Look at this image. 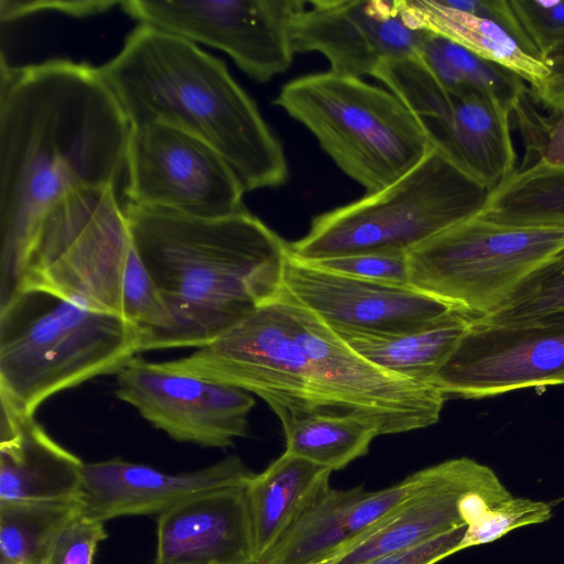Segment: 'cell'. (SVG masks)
<instances>
[{"label": "cell", "instance_id": "11", "mask_svg": "<svg viewBox=\"0 0 564 564\" xmlns=\"http://www.w3.org/2000/svg\"><path fill=\"white\" fill-rule=\"evenodd\" d=\"M128 204L195 217L246 210V188L210 145L164 123L131 127L127 150Z\"/></svg>", "mask_w": 564, "mask_h": 564}, {"label": "cell", "instance_id": "6", "mask_svg": "<svg viewBox=\"0 0 564 564\" xmlns=\"http://www.w3.org/2000/svg\"><path fill=\"white\" fill-rule=\"evenodd\" d=\"M143 334L127 318L43 291L0 307V400L34 415L50 397L117 373L142 352Z\"/></svg>", "mask_w": 564, "mask_h": 564}, {"label": "cell", "instance_id": "20", "mask_svg": "<svg viewBox=\"0 0 564 564\" xmlns=\"http://www.w3.org/2000/svg\"><path fill=\"white\" fill-rule=\"evenodd\" d=\"M0 402V499L78 497L82 459L55 442L34 415Z\"/></svg>", "mask_w": 564, "mask_h": 564}, {"label": "cell", "instance_id": "3", "mask_svg": "<svg viewBox=\"0 0 564 564\" xmlns=\"http://www.w3.org/2000/svg\"><path fill=\"white\" fill-rule=\"evenodd\" d=\"M124 213L174 321L164 349L198 348L282 292L288 243L247 209L207 218L127 204Z\"/></svg>", "mask_w": 564, "mask_h": 564}, {"label": "cell", "instance_id": "13", "mask_svg": "<svg viewBox=\"0 0 564 564\" xmlns=\"http://www.w3.org/2000/svg\"><path fill=\"white\" fill-rule=\"evenodd\" d=\"M429 384L446 399L564 384V316L518 324L473 318Z\"/></svg>", "mask_w": 564, "mask_h": 564}, {"label": "cell", "instance_id": "9", "mask_svg": "<svg viewBox=\"0 0 564 564\" xmlns=\"http://www.w3.org/2000/svg\"><path fill=\"white\" fill-rule=\"evenodd\" d=\"M563 247L564 228L506 226L476 216L408 253L410 283L482 318L497 312Z\"/></svg>", "mask_w": 564, "mask_h": 564}, {"label": "cell", "instance_id": "27", "mask_svg": "<svg viewBox=\"0 0 564 564\" xmlns=\"http://www.w3.org/2000/svg\"><path fill=\"white\" fill-rule=\"evenodd\" d=\"M416 56L446 88L482 93L511 112L530 91L529 85L514 73L432 31L423 40Z\"/></svg>", "mask_w": 564, "mask_h": 564}, {"label": "cell", "instance_id": "18", "mask_svg": "<svg viewBox=\"0 0 564 564\" xmlns=\"http://www.w3.org/2000/svg\"><path fill=\"white\" fill-rule=\"evenodd\" d=\"M253 475L237 456L178 474L115 457L85 464L78 497L83 512L104 522L124 516H160L204 492L245 484Z\"/></svg>", "mask_w": 564, "mask_h": 564}, {"label": "cell", "instance_id": "15", "mask_svg": "<svg viewBox=\"0 0 564 564\" xmlns=\"http://www.w3.org/2000/svg\"><path fill=\"white\" fill-rule=\"evenodd\" d=\"M116 397L177 442L227 448L248 431L246 391L134 357L116 373Z\"/></svg>", "mask_w": 564, "mask_h": 564}, {"label": "cell", "instance_id": "26", "mask_svg": "<svg viewBox=\"0 0 564 564\" xmlns=\"http://www.w3.org/2000/svg\"><path fill=\"white\" fill-rule=\"evenodd\" d=\"M478 216L506 226L564 228V169L518 166Z\"/></svg>", "mask_w": 564, "mask_h": 564}, {"label": "cell", "instance_id": "24", "mask_svg": "<svg viewBox=\"0 0 564 564\" xmlns=\"http://www.w3.org/2000/svg\"><path fill=\"white\" fill-rule=\"evenodd\" d=\"M364 490L326 489L254 564H319L336 557L350 544L347 514Z\"/></svg>", "mask_w": 564, "mask_h": 564}, {"label": "cell", "instance_id": "22", "mask_svg": "<svg viewBox=\"0 0 564 564\" xmlns=\"http://www.w3.org/2000/svg\"><path fill=\"white\" fill-rule=\"evenodd\" d=\"M473 317L451 310L433 324L401 334L335 330L358 355L398 377L429 384L454 351Z\"/></svg>", "mask_w": 564, "mask_h": 564}, {"label": "cell", "instance_id": "32", "mask_svg": "<svg viewBox=\"0 0 564 564\" xmlns=\"http://www.w3.org/2000/svg\"><path fill=\"white\" fill-rule=\"evenodd\" d=\"M551 516L552 509L544 501L512 497L488 509L480 519L470 524L460 549L496 541L512 530L545 522Z\"/></svg>", "mask_w": 564, "mask_h": 564}, {"label": "cell", "instance_id": "38", "mask_svg": "<svg viewBox=\"0 0 564 564\" xmlns=\"http://www.w3.org/2000/svg\"><path fill=\"white\" fill-rule=\"evenodd\" d=\"M332 560H333V558H332ZM332 560H329V561H327V562L319 563V564H329Z\"/></svg>", "mask_w": 564, "mask_h": 564}, {"label": "cell", "instance_id": "7", "mask_svg": "<svg viewBox=\"0 0 564 564\" xmlns=\"http://www.w3.org/2000/svg\"><path fill=\"white\" fill-rule=\"evenodd\" d=\"M490 192L434 148L389 186L315 216L288 243L300 260L383 252L409 253L442 231L478 216Z\"/></svg>", "mask_w": 564, "mask_h": 564}, {"label": "cell", "instance_id": "23", "mask_svg": "<svg viewBox=\"0 0 564 564\" xmlns=\"http://www.w3.org/2000/svg\"><path fill=\"white\" fill-rule=\"evenodd\" d=\"M408 1L427 30L514 73L531 93L540 90L547 79L550 66L496 21L451 8L443 0Z\"/></svg>", "mask_w": 564, "mask_h": 564}, {"label": "cell", "instance_id": "4", "mask_svg": "<svg viewBox=\"0 0 564 564\" xmlns=\"http://www.w3.org/2000/svg\"><path fill=\"white\" fill-rule=\"evenodd\" d=\"M131 127L164 123L210 145L246 191L283 185L281 141L221 59L194 42L140 23L99 67Z\"/></svg>", "mask_w": 564, "mask_h": 564}, {"label": "cell", "instance_id": "33", "mask_svg": "<svg viewBox=\"0 0 564 564\" xmlns=\"http://www.w3.org/2000/svg\"><path fill=\"white\" fill-rule=\"evenodd\" d=\"M307 262L325 270L362 280L411 285L406 253L364 252Z\"/></svg>", "mask_w": 564, "mask_h": 564}, {"label": "cell", "instance_id": "14", "mask_svg": "<svg viewBox=\"0 0 564 564\" xmlns=\"http://www.w3.org/2000/svg\"><path fill=\"white\" fill-rule=\"evenodd\" d=\"M429 32L408 0L303 1L291 26L294 54L318 52L329 72L356 78L416 55Z\"/></svg>", "mask_w": 564, "mask_h": 564}, {"label": "cell", "instance_id": "8", "mask_svg": "<svg viewBox=\"0 0 564 564\" xmlns=\"http://www.w3.org/2000/svg\"><path fill=\"white\" fill-rule=\"evenodd\" d=\"M274 104L302 123L366 194L402 177L433 148L392 91L360 78L304 75L286 83Z\"/></svg>", "mask_w": 564, "mask_h": 564}, {"label": "cell", "instance_id": "10", "mask_svg": "<svg viewBox=\"0 0 564 564\" xmlns=\"http://www.w3.org/2000/svg\"><path fill=\"white\" fill-rule=\"evenodd\" d=\"M413 113L431 145L490 193L518 170L511 110L473 89H449L414 55L372 75Z\"/></svg>", "mask_w": 564, "mask_h": 564}, {"label": "cell", "instance_id": "31", "mask_svg": "<svg viewBox=\"0 0 564 564\" xmlns=\"http://www.w3.org/2000/svg\"><path fill=\"white\" fill-rule=\"evenodd\" d=\"M508 2L514 35L531 54L547 64L551 56L564 51V0Z\"/></svg>", "mask_w": 564, "mask_h": 564}, {"label": "cell", "instance_id": "1", "mask_svg": "<svg viewBox=\"0 0 564 564\" xmlns=\"http://www.w3.org/2000/svg\"><path fill=\"white\" fill-rule=\"evenodd\" d=\"M160 365L251 392L281 423L351 416L375 425L379 435L435 424L447 400L430 384L362 358L283 289L192 354Z\"/></svg>", "mask_w": 564, "mask_h": 564}, {"label": "cell", "instance_id": "2", "mask_svg": "<svg viewBox=\"0 0 564 564\" xmlns=\"http://www.w3.org/2000/svg\"><path fill=\"white\" fill-rule=\"evenodd\" d=\"M130 122L99 68L68 59L0 75V302L43 215L85 187H117Z\"/></svg>", "mask_w": 564, "mask_h": 564}, {"label": "cell", "instance_id": "17", "mask_svg": "<svg viewBox=\"0 0 564 564\" xmlns=\"http://www.w3.org/2000/svg\"><path fill=\"white\" fill-rule=\"evenodd\" d=\"M510 498L512 495L491 468L463 457L449 480L405 500L329 564H366L412 549L468 528L485 511Z\"/></svg>", "mask_w": 564, "mask_h": 564}, {"label": "cell", "instance_id": "5", "mask_svg": "<svg viewBox=\"0 0 564 564\" xmlns=\"http://www.w3.org/2000/svg\"><path fill=\"white\" fill-rule=\"evenodd\" d=\"M25 291L135 321L159 310L160 293L134 250L116 187L77 189L43 215L0 307Z\"/></svg>", "mask_w": 564, "mask_h": 564}, {"label": "cell", "instance_id": "28", "mask_svg": "<svg viewBox=\"0 0 564 564\" xmlns=\"http://www.w3.org/2000/svg\"><path fill=\"white\" fill-rule=\"evenodd\" d=\"M285 452L332 471L365 456L378 430L351 416H310L282 422Z\"/></svg>", "mask_w": 564, "mask_h": 564}, {"label": "cell", "instance_id": "35", "mask_svg": "<svg viewBox=\"0 0 564 564\" xmlns=\"http://www.w3.org/2000/svg\"><path fill=\"white\" fill-rule=\"evenodd\" d=\"M121 1H48V0H0L1 22H10L41 11H56L73 17H89L107 11Z\"/></svg>", "mask_w": 564, "mask_h": 564}, {"label": "cell", "instance_id": "36", "mask_svg": "<svg viewBox=\"0 0 564 564\" xmlns=\"http://www.w3.org/2000/svg\"><path fill=\"white\" fill-rule=\"evenodd\" d=\"M467 528H460L412 549L376 558L366 564H436L459 551Z\"/></svg>", "mask_w": 564, "mask_h": 564}, {"label": "cell", "instance_id": "34", "mask_svg": "<svg viewBox=\"0 0 564 564\" xmlns=\"http://www.w3.org/2000/svg\"><path fill=\"white\" fill-rule=\"evenodd\" d=\"M107 538L105 522L82 510L59 533L47 564H93L99 542Z\"/></svg>", "mask_w": 564, "mask_h": 564}, {"label": "cell", "instance_id": "39", "mask_svg": "<svg viewBox=\"0 0 564 564\" xmlns=\"http://www.w3.org/2000/svg\"><path fill=\"white\" fill-rule=\"evenodd\" d=\"M47 564V563H46Z\"/></svg>", "mask_w": 564, "mask_h": 564}, {"label": "cell", "instance_id": "29", "mask_svg": "<svg viewBox=\"0 0 564 564\" xmlns=\"http://www.w3.org/2000/svg\"><path fill=\"white\" fill-rule=\"evenodd\" d=\"M561 316H564V247L528 276L497 312L476 319L518 324Z\"/></svg>", "mask_w": 564, "mask_h": 564}, {"label": "cell", "instance_id": "30", "mask_svg": "<svg viewBox=\"0 0 564 564\" xmlns=\"http://www.w3.org/2000/svg\"><path fill=\"white\" fill-rule=\"evenodd\" d=\"M511 118L525 150L520 166L543 164L564 169V108L542 113L529 91L516 105Z\"/></svg>", "mask_w": 564, "mask_h": 564}, {"label": "cell", "instance_id": "25", "mask_svg": "<svg viewBox=\"0 0 564 564\" xmlns=\"http://www.w3.org/2000/svg\"><path fill=\"white\" fill-rule=\"evenodd\" d=\"M82 510L79 497L0 499V564H46L59 533Z\"/></svg>", "mask_w": 564, "mask_h": 564}, {"label": "cell", "instance_id": "37", "mask_svg": "<svg viewBox=\"0 0 564 564\" xmlns=\"http://www.w3.org/2000/svg\"><path fill=\"white\" fill-rule=\"evenodd\" d=\"M550 75L542 88L531 93L535 104L549 111L564 108V51L555 53L547 61Z\"/></svg>", "mask_w": 564, "mask_h": 564}, {"label": "cell", "instance_id": "16", "mask_svg": "<svg viewBox=\"0 0 564 564\" xmlns=\"http://www.w3.org/2000/svg\"><path fill=\"white\" fill-rule=\"evenodd\" d=\"M283 291L334 330L401 334L429 326L455 310L412 285L344 275L290 253Z\"/></svg>", "mask_w": 564, "mask_h": 564}, {"label": "cell", "instance_id": "12", "mask_svg": "<svg viewBox=\"0 0 564 564\" xmlns=\"http://www.w3.org/2000/svg\"><path fill=\"white\" fill-rule=\"evenodd\" d=\"M302 2L128 0L120 6L142 24L224 51L249 77L265 83L292 64L291 26Z\"/></svg>", "mask_w": 564, "mask_h": 564}, {"label": "cell", "instance_id": "21", "mask_svg": "<svg viewBox=\"0 0 564 564\" xmlns=\"http://www.w3.org/2000/svg\"><path fill=\"white\" fill-rule=\"evenodd\" d=\"M332 470L284 452L246 485L257 561L330 487Z\"/></svg>", "mask_w": 564, "mask_h": 564}, {"label": "cell", "instance_id": "19", "mask_svg": "<svg viewBox=\"0 0 564 564\" xmlns=\"http://www.w3.org/2000/svg\"><path fill=\"white\" fill-rule=\"evenodd\" d=\"M247 482L204 492L161 513L154 564H254Z\"/></svg>", "mask_w": 564, "mask_h": 564}]
</instances>
